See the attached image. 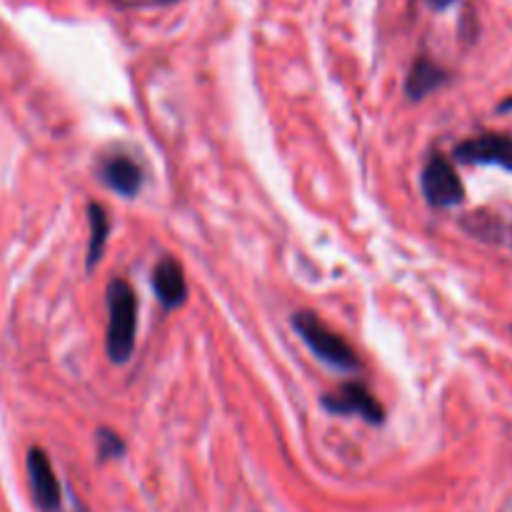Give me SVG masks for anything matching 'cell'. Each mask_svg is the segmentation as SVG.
<instances>
[{"label": "cell", "instance_id": "1", "mask_svg": "<svg viewBox=\"0 0 512 512\" xmlns=\"http://www.w3.org/2000/svg\"><path fill=\"white\" fill-rule=\"evenodd\" d=\"M108 355L123 365L133 358L138 335V295L128 280H110L108 285Z\"/></svg>", "mask_w": 512, "mask_h": 512}, {"label": "cell", "instance_id": "2", "mask_svg": "<svg viewBox=\"0 0 512 512\" xmlns=\"http://www.w3.org/2000/svg\"><path fill=\"white\" fill-rule=\"evenodd\" d=\"M293 328L303 338V343L313 350L315 358L328 363L330 368L343 370V373H358L360 370V358L353 350V345L343 335L330 330L315 313H310V310L295 313Z\"/></svg>", "mask_w": 512, "mask_h": 512}, {"label": "cell", "instance_id": "3", "mask_svg": "<svg viewBox=\"0 0 512 512\" xmlns=\"http://www.w3.org/2000/svg\"><path fill=\"white\" fill-rule=\"evenodd\" d=\"M425 200L435 208H455L465 200V185L455 165L443 153H433L420 175Z\"/></svg>", "mask_w": 512, "mask_h": 512}, {"label": "cell", "instance_id": "4", "mask_svg": "<svg viewBox=\"0 0 512 512\" xmlns=\"http://www.w3.org/2000/svg\"><path fill=\"white\" fill-rule=\"evenodd\" d=\"M323 408L333 415H360L370 425L385 423V408L363 383H345L338 393H328Z\"/></svg>", "mask_w": 512, "mask_h": 512}, {"label": "cell", "instance_id": "5", "mask_svg": "<svg viewBox=\"0 0 512 512\" xmlns=\"http://www.w3.org/2000/svg\"><path fill=\"white\" fill-rule=\"evenodd\" d=\"M455 160L468 165H500L512 170V138L505 133H483L455 148Z\"/></svg>", "mask_w": 512, "mask_h": 512}, {"label": "cell", "instance_id": "6", "mask_svg": "<svg viewBox=\"0 0 512 512\" xmlns=\"http://www.w3.org/2000/svg\"><path fill=\"white\" fill-rule=\"evenodd\" d=\"M28 480H30V490H33L35 505H38L43 512H58L60 503H63V493H60L58 475H55L45 450L30 448Z\"/></svg>", "mask_w": 512, "mask_h": 512}, {"label": "cell", "instance_id": "7", "mask_svg": "<svg viewBox=\"0 0 512 512\" xmlns=\"http://www.w3.org/2000/svg\"><path fill=\"white\" fill-rule=\"evenodd\" d=\"M100 180L123 198H135L143 188V170L130 155L113 153L100 163Z\"/></svg>", "mask_w": 512, "mask_h": 512}, {"label": "cell", "instance_id": "8", "mask_svg": "<svg viewBox=\"0 0 512 512\" xmlns=\"http://www.w3.org/2000/svg\"><path fill=\"white\" fill-rule=\"evenodd\" d=\"M153 290L165 310L180 308L185 303V298H188V283H185L183 265L175 258H170V255L160 258L153 270Z\"/></svg>", "mask_w": 512, "mask_h": 512}, {"label": "cell", "instance_id": "9", "mask_svg": "<svg viewBox=\"0 0 512 512\" xmlns=\"http://www.w3.org/2000/svg\"><path fill=\"white\" fill-rule=\"evenodd\" d=\"M445 80H448V73L438 63L420 55L413 63V68H410L408 80H405V93H408L410 100H423L425 95L445 85Z\"/></svg>", "mask_w": 512, "mask_h": 512}, {"label": "cell", "instance_id": "10", "mask_svg": "<svg viewBox=\"0 0 512 512\" xmlns=\"http://www.w3.org/2000/svg\"><path fill=\"white\" fill-rule=\"evenodd\" d=\"M88 220H90V248H88V268H95L103 258L105 243H108V215L100 203H90L88 208Z\"/></svg>", "mask_w": 512, "mask_h": 512}, {"label": "cell", "instance_id": "11", "mask_svg": "<svg viewBox=\"0 0 512 512\" xmlns=\"http://www.w3.org/2000/svg\"><path fill=\"white\" fill-rule=\"evenodd\" d=\"M95 440H98V460L100 463H108V460H118L123 458L125 453V443L115 430L110 428H100L95 433Z\"/></svg>", "mask_w": 512, "mask_h": 512}, {"label": "cell", "instance_id": "12", "mask_svg": "<svg viewBox=\"0 0 512 512\" xmlns=\"http://www.w3.org/2000/svg\"><path fill=\"white\" fill-rule=\"evenodd\" d=\"M453 3L455 0H428L430 8H435V10H445V8H450Z\"/></svg>", "mask_w": 512, "mask_h": 512}, {"label": "cell", "instance_id": "13", "mask_svg": "<svg viewBox=\"0 0 512 512\" xmlns=\"http://www.w3.org/2000/svg\"><path fill=\"white\" fill-rule=\"evenodd\" d=\"M512 108V100H505L503 105H500V110H510Z\"/></svg>", "mask_w": 512, "mask_h": 512}, {"label": "cell", "instance_id": "14", "mask_svg": "<svg viewBox=\"0 0 512 512\" xmlns=\"http://www.w3.org/2000/svg\"><path fill=\"white\" fill-rule=\"evenodd\" d=\"M160 3H173V0H160Z\"/></svg>", "mask_w": 512, "mask_h": 512}]
</instances>
